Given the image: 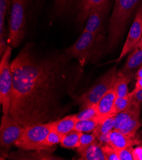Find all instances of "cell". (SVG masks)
Instances as JSON below:
<instances>
[{
	"label": "cell",
	"instance_id": "obj_18",
	"mask_svg": "<svg viewBox=\"0 0 142 160\" xmlns=\"http://www.w3.org/2000/svg\"><path fill=\"white\" fill-rule=\"evenodd\" d=\"M10 0H0V54H3L6 51L7 45L5 41V17L10 4Z\"/></svg>",
	"mask_w": 142,
	"mask_h": 160
},
{
	"label": "cell",
	"instance_id": "obj_4",
	"mask_svg": "<svg viewBox=\"0 0 142 160\" xmlns=\"http://www.w3.org/2000/svg\"><path fill=\"white\" fill-rule=\"evenodd\" d=\"M117 78V67H114L110 68L94 83L91 88L84 93L78 96L75 100V105L79 106L80 110L91 105H96L109 90L114 88Z\"/></svg>",
	"mask_w": 142,
	"mask_h": 160
},
{
	"label": "cell",
	"instance_id": "obj_20",
	"mask_svg": "<svg viewBox=\"0 0 142 160\" xmlns=\"http://www.w3.org/2000/svg\"><path fill=\"white\" fill-rule=\"evenodd\" d=\"M82 132L73 130L63 136L60 144L61 147L66 149H76L79 146L80 139Z\"/></svg>",
	"mask_w": 142,
	"mask_h": 160
},
{
	"label": "cell",
	"instance_id": "obj_33",
	"mask_svg": "<svg viewBox=\"0 0 142 160\" xmlns=\"http://www.w3.org/2000/svg\"><path fill=\"white\" fill-rule=\"evenodd\" d=\"M136 82L134 89L131 91L132 93H135L140 90H142V78H136Z\"/></svg>",
	"mask_w": 142,
	"mask_h": 160
},
{
	"label": "cell",
	"instance_id": "obj_13",
	"mask_svg": "<svg viewBox=\"0 0 142 160\" xmlns=\"http://www.w3.org/2000/svg\"><path fill=\"white\" fill-rule=\"evenodd\" d=\"M142 67V48L136 46L130 54L124 67L118 73L131 81L136 77L138 70Z\"/></svg>",
	"mask_w": 142,
	"mask_h": 160
},
{
	"label": "cell",
	"instance_id": "obj_25",
	"mask_svg": "<svg viewBox=\"0 0 142 160\" xmlns=\"http://www.w3.org/2000/svg\"><path fill=\"white\" fill-rule=\"evenodd\" d=\"M75 115L77 121L98 118L96 105H89L84 108L80 110V111Z\"/></svg>",
	"mask_w": 142,
	"mask_h": 160
},
{
	"label": "cell",
	"instance_id": "obj_19",
	"mask_svg": "<svg viewBox=\"0 0 142 160\" xmlns=\"http://www.w3.org/2000/svg\"><path fill=\"white\" fill-rule=\"evenodd\" d=\"M79 155L81 160H106L102 146L98 140Z\"/></svg>",
	"mask_w": 142,
	"mask_h": 160
},
{
	"label": "cell",
	"instance_id": "obj_7",
	"mask_svg": "<svg viewBox=\"0 0 142 160\" xmlns=\"http://www.w3.org/2000/svg\"><path fill=\"white\" fill-rule=\"evenodd\" d=\"M12 47L8 45L0 62V102L3 114L9 115L13 89V75L10 62Z\"/></svg>",
	"mask_w": 142,
	"mask_h": 160
},
{
	"label": "cell",
	"instance_id": "obj_1",
	"mask_svg": "<svg viewBox=\"0 0 142 160\" xmlns=\"http://www.w3.org/2000/svg\"><path fill=\"white\" fill-rule=\"evenodd\" d=\"M65 52L42 53L27 43L11 62L13 89L9 115L24 128L58 120L78 97L82 67Z\"/></svg>",
	"mask_w": 142,
	"mask_h": 160
},
{
	"label": "cell",
	"instance_id": "obj_26",
	"mask_svg": "<svg viewBox=\"0 0 142 160\" xmlns=\"http://www.w3.org/2000/svg\"><path fill=\"white\" fill-rule=\"evenodd\" d=\"M96 140L97 138L93 133H82L80 139L79 146L76 148L77 152L79 154L84 152L94 143H95Z\"/></svg>",
	"mask_w": 142,
	"mask_h": 160
},
{
	"label": "cell",
	"instance_id": "obj_8",
	"mask_svg": "<svg viewBox=\"0 0 142 160\" xmlns=\"http://www.w3.org/2000/svg\"><path fill=\"white\" fill-rule=\"evenodd\" d=\"M24 130L16 121L10 115L3 114L0 126V143H1L2 156L7 158L9 149L15 144Z\"/></svg>",
	"mask_w": 142,
	"mask_h": 160
},
{
	"label": "cell",
	"instance_id": "obj_14",
	"mask_svg": "<svg viewBox=\"0 0 142 160\" xmlns=\"http://www.w3.org/2000/svg\"><path fill=\"white\" fill-rule=\"evenodd\" d=\"M138 143L139 142L136 139L124 135L118 130L114 129L110 133L109 145L117 151L130 147H133L134 146L138 144Z\"/></svg>",
	"mask_w": 142,
	"mask_h": 160
},
{
	"label": "cell",
	"instance_id": "obj_21",
	"mask_svg": "<svg viewBox=\"0 0 142 160\" xmlns=\"http://www.w3.org/2000/svg\"><path fill=\"white\" fill-rule=\"evenodd\" d=\"M139 118L140 116L135 117L127 122H125L118 130L125 135L135 138L137 131L141 126L139 120Z\"/></svg>",
	"mask_w": 142,
	"mask_h": 160
},
{
	"label": "cell",
	"instance_id": "obj_28",
	"mask_svg": "<svg viewBox=\"0 0 142 160\" xmlns=\"http://www.w3.org/2000/svg\"><path fill=\"white\" fill-rule=\"evenodd\" d=\"M63 136H64V135L52 130V131L47 135L45 140V143L47 146L54 151L55 145H57V143H61Z\"/></svg>",
	"mask_w": 142,
	"mask_h": 160
},
{
	"label": "cell",
	"instance_id": "obj_17",
	"mask_svg": "<svg viewBox=\"0 0 142 160\" xmlns=\"http://www.w3.org/2000/svg\"><path fill=\"white\" fill-rule=\"evenodd\" d=\"M77 119L75 114L68 115L53 121L52 130L62 135L75 130Z\"/></svg>",
	"mask_w": 142,
	"mask_h": 160
},
{
	"label": "cell",
	"instance_id": "obj_12",
	"mask_svg": "<svg viewBox=\"0 0 142 160\" xmlns=\"http://www.w3.org/2000/svg\"><path fill=\"white\" fill-rule=\"evenodd\" d=\"M116 98V92L115 88H113L109 90L96 103L99 122L105 121L110 117L116 115L114 112Z\"/></svg>",
	"mask_w": 142,
	"mask_h": 160
},
{
	"label": "cell",
	"instance_id": "obj_35",
	"mask_svg": "<svg viewBox=\"0 0 142 160\" xmlns=\"http://www.w3.org/2000/svg\"><path fill=\"white\" fill-rule=\"evenodd\" d=\"M135 78H142V67L137 72Z\"/></svg>",
	"mask_w": 142,
	"mask_h": 160
},
{
	"label": "cell",
	"instance_id": "obj_32",
	"mask_svg": "<svg viewBox=\"0 0 142 160\" xmlns=\"http://www.w3.org/2000/svg\"><path fill=\"white\" fill-rule=\"evenodd\" d=\"M134 160H142V147H137L133 150Z\"/></svg>",
	"mask_w": 142,
	"mask_h": 160
},
{
	"label": "cell",
	"instance_id": "obj_6",
	"mask_svg": "<svg viewBox=\"0 0 142 160\" xmlns=\"http://www.w3.org/2000/svg\"><path fill=\"white\" fill-rule=\"evenodd\" d=\"M27 0H12L8 43L12 47H17L26 33V8Z\"/></svg>",
	"mask_w": 142,
	"mask_h": 160
},
{
	"label": "cell",
	"instance_id": "obj_30",
	"mask_svg": "<svg viewBox=\"0 0 142 160\" xmlns=\"http://www.w3.org/2000/svg\"><path fill=\"white\" fill-rule=\"evenodd\" d=\"M133 147L124 148L117 151L119 160H134L133 156Z\"/></svg>",
	"mask_w": 142,
	"mask_h": 160
},
{
	"label": "cell",
	"instance_id": "obj_15",
	"mask_svg": "<svg viewBox=\"0 0 142 160\" xmlns=\"http://www.w3.org/2000/svg\"><path fill=\"white\" fill-rule=\"evenodd\" d=\"M140 112L141 105L132 100L131 103L127 108L115 115L114 129L119 130L125 122L135 117L140 116Z\"/></svg>",
	"mask_w": 142,
	"mask_h": 160
},
{
	"label": "cell",
	"instance_id": "obj_16",
	"mask_svg": "<svg viewBox=\"0 0 142 160\" xmlns=\"http://www.w3.org/2000/svg\"><path fill=\"white\" fill-rule=\"evenodd\" d=\"M107 0H78L77 21L81 25L87 20L91 10Z\"/></svg>",
	"mask_w": 142,
	"mask_h": 160
},
{
	"label": "cell",
	"instance_id": "obj_10",
	"mask_svg": "<svg viewBox=\"0 0 142 160\" xmlns=\"http://www.w3.org/2000/svg\"><path fill=\"white\" fill-rule=\"evenodd\" d=\"M110 0L93 8L86 20L84 31L91 32L97 35H101L103 31V22L106 14L108 12Z\"/></svg>",
	"mask_w": 142,
	"mask_h": 160
},
{
	"label": "cell",
	"instance_id": "obj_34",
	"mask_svg": "<svg viewBox=\"0 0 142 160\" xmlns=\"http://www.w3.org/2000/svg\"><path fill=\"white\" fill-rule=\"evenodd\" d=\"M67 0H56V5L59 8H63L65 7V5L66 3Z\"/></svg>",
	"mask_w": 142,
	"mask_h": 160
},
{
	"label": "cell",
	"instance_id": "obj_3",
	"mask_svg": "<svg viewBox=\"0 0 142 160\" xmlns=\"http://www.w3.org/2000/svg\"><path fill=\"white\" fill-rule=\"evenodd\" d=\"M100 37L101 35L83 31L80 37L71 46L66 49L65 52L69 58L76 59L84 67L98 56Z\"/></svg>",
	"mask_w": 142,
	"mask_h": 160
},
{
	"label": "cell",
	"instance_id": "obj_9",
	"mask_svg": "<svg viewBox=\"0 0 142 160\" xmlns=\"http://www.w3.org/2000/svg\"><path fill=\"white\" fill-rule=\"evenodd\" d=\"M142 36V7L138 11L134 21L130 28L128 35L123 45L117 62L121 61L126 55L131 53L138 45Z\"/></svg>",
	"mask_w": 142,
	"mask_h": 160
},
{
	"label": "cell",
	"instance_id": "obj_23",
	"mask_svg": "<svg viewBox=\"0 0 142 160\" xmlns=\"http://www.w3.org/2000/svg\"><path fill=\"white\" fill-rule=\"evenodd\" d=\"M131 81L129 78H126L125 77L118 73L117 81L115 86H114L117 97L122 98L127 96L130 93L128 89V84Z\"/></svg>",
	"mask_w": 142,
	"mask_h": 160
},
{
	"label": "cell",
	"instance_id": "obj_22",
	"mask_svg": "<svg viewBox=\"0 0 142 160\" xmlns=\"http://www.w3.org/2000/svg\"><path fill=\"white\" fill-rule=\"evenodd\" d=\"M115 116H111L102 122H100L96 128L92 132V133L96 136V138L103 134L111 132L114 130L115 124Z\"/></svg>",
	"mask_w": 142,
	"mask_h": 160
},
{
	"label": "cell",
	"instance_id": "obj_2",
	"mask_svg": "<svg viewBox=\"0 0 142 160\" xmlns=\"http://www.w3.org/2000/svg\"><path fill=\"white\" fill-rule=\"evenodd\" d=\"M141 0H115L109 23L107 52L112 51L122 38L130 18Z\"/></svg>",
	"mask_w": 142,
	"mask_h": 160
},
{
	"label": "cell",
	"instance_id": "obj_31",
	"mask_svg": "<svg viewBox=\"0 0 142 160\" xmlns=\"http://www.w3.org/2000/svg\"><path fill=\"white\" fill-rule=\"evenodd\" d=\"M131 93L132 94V100L141 105L142 104V90H140L135 93Z\"/></svg>",
	"mask_w": 142,
	"mask_h": 160
},
{
	"label": "cell",
	"instance_id": "obj_27",
	"mask_svg": "<svg viewBox=\"0 0 142 160\" xmlns=\"http://www.w3.org/2000/svg\"><path fill=\"white\" fill-rule=\"evenodd\" d=\"M132 102V94L130 92L127 96L122 98L117 97L115 105H114V112L115 114H117L125 108H127Z\"/></svg>",
	"mask_w": 142,
	"mask_h": 160
},
{
	"label": "cell",
	"instance_id": "obj_29",
	"mask_svg": "<svg viewBox=\"0 0 142 160\" xmlns=\"http://www.w3.org/2000/svg\"><path fill=\"white\" fill-rule=\"evenodd\" d=\"M106 160H119L117 151L108 144L102 146Z\"/></svg>",
	"mask_w": 142,
	"mask_h": 160
},
{
	"label": "cell",
	"instance_id": "obj_36",
	"mask_svg": "<svg viewBox=\"0 0 142 160\" xmlns=\"http://www.w3.org/2000/svg\"><path fill=\"white\" fill-rule=\"evenodd\" d=\"M138 46H139V47H140L142 48V36H141V40H140V42H139L138 44Z\"/></svg>",
	"mask_w": 142,
	"mask_h": 160
},
{
	"label": "cell",
	"instance_id": "obj_5",
	"mask_svg": "<svg viewBox=\"0 0 142 160\" xmlns=\"http://www.w3.org/2000/svg\"><path fill=\"white\" fill-rule=\"evenodd\" d=\"M53 121L28 126L21 137L15 142L14 146L24 150H49L54 151L47 147L45 140L52 130Z\"/></svg>",
	"mask_w": 142,
	"mask_h": 160
},
{
	"label": "cell",
	"instance_id": "obj_24",
	"mask_svg": "<svg viewBox=\"0 0 142 160\" xmlns=\"http://www.w3.org/2000/svg\"><path fill=\"white\" fill-rule=\"evenodd\" d=\"M99 123L98 118H94L91 119L79 120L77 121L75 130H76L82 133H91L96 128Z\"/></svg>",
	"mask_w": 142,
	"mask_h": 160
},
{
	"label": "cell",
	"instance_id": "obj_11",
	"mask_svg": "<svg viewBox=\"0 0 142 160\" xmlns=\"http://www.w3.org/2000/svg\"><path fill=\"white\" fill-rule=\"evenodd\" d=\"M7 158L19 160H59L63 159L49 150H24L21 149L8 153Z\"/></svg>",
	"mask_w": 142,
	"mask_h": 160
}]
</instances>
